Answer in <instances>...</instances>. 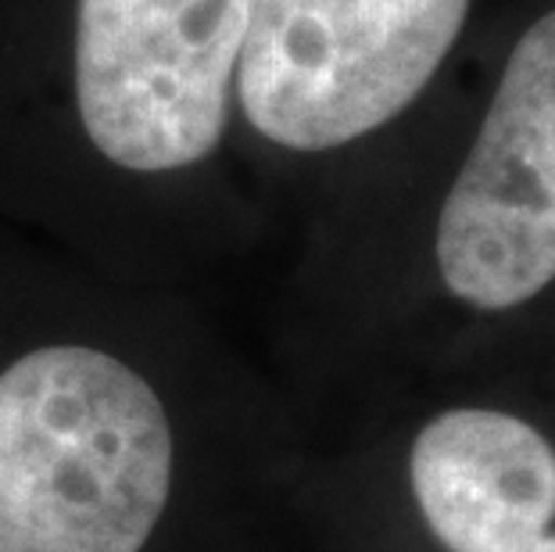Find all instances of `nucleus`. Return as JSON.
<instances>
[{"label":"nucleus","instance_id":"f257e3e1","mask_svg":"<svg viewBox=\"0 0 555 552\" xmlns=\"http://www.w3.org/2000/svg\"><path fill=\"white\" fill-rule=\"evenodd\" d=\"M176 477L169 409L93 345L0 370V552H144Z\"/></svg>","mask_w":555,"mask_h":552},{"label":"nucleus","instance_id":"f03ea898","mask_svg":"<svg viewBox=\"0 0 555 552\" xmlns=\"http://www.w3.org/2000/svg\"><path fill=\"white\" fill-rule=\"evenodd\" d=\"M469 0H255L237 65L244 119L291 151L391 123L452 51Z\"/></svg>","mask_w":555,"mask_h":552},{"label":"nucleus","instance_id":"7ed1b4c3","mask_svg":"<svg viewBox=\"0 0 555 552\" xmlns=\"http://www.w3.org/2000/svg\"><path fill=\"white\" fill-rule=\"evenodd\" d=\"M255 0H79L76 104L90 144L129 172L205 162L230 119V93Z\"/></svg>","mask_w":555,"mask_h":552},{"label":"nucleus","instance_id":"20e7f679","mask_svg":"<svg viewBox=\"0 0 555 552\" xmlns=\"http://www.w3.org/2000/svg\"><path fill=\"white\" fill-rule=\"evenodd\" d=\"M434 255L444 287L483 312L516 309L555 280V11L513 47Z\"/></svg>","mask_w":555,"mask_h":552},{"label":"nucleus","instance_id":"39448f33","mask_svg":"<svg viewBox=\"0 0 555 552\" xmlns=\"http://www.w3.org/2000/svg\"><path fill=\"white\" fill-rule=\"evenodd\" d=\"M409 485L444 552H555V449L513 413L434 416L412 441Z\"/></svg>","mask_w":555,"mask_h":552}]
</instances>
